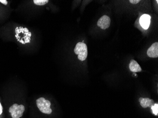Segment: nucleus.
I'll return each mask as SVG.
<instances>
[{"label": "nucleus", "mask_w": 158, "mask_h": 118, "mask_svg": "<svg viewBox=\"0 0 158 118\" xmlns=\"http://www.w3.org/2000/svg\"><path fill=\"white\" fill-rule=\"evenodd\" d=\"M74 51L76 55H78V59L80 61H84L87 57V46L84 43H78L75 46Z\"/></svg>", "instance_id": "1"}, {"label": "nucleus", "mask_w": 158, "mask_h": 118, "mask_svg": "<svg viewBox=\"0 0 158 118\" xmlns=\"http://www.w3.org/2000/svg\"><path fill=\"white\" fill-rule=\"evenodd\" d=\"M36 103L39 110L42 113L48 114L52 113V110L50 108L51 103L49 100H46L43 97H41L37 99Z\"/></svg>", "instance_id": "2"}, {"label": "nucleus", "mask_w": 158, "mask_h": 118, "mask_svg": "<svg viewBox=\"0 0 158 118\" xmlns=\"http://www.w3.org/2000/svg\"><path fill=\"white\" fill-rule=\"evenodd\" d=\"M24 111V106L23 104L18 105L17 104H13L9 110L12 118H20L23 116Z\"/></svg>", "instance_id": "3"}, {"label": "nucleus", "mask_w": 158, "mask_h": 118, "mask_svg": "<svg viewBox=\"0 0 158 118\" xmlns=\"http://www.w3.org/2000/svg\"><path fill=\"white\" fill-rule=\"evenodd\" d=\"M111 20L110 18L106 15H104L98 21L97 25L102 29L109 28L110 25Z\"/></svg>", "instance_id": "4"}, {"label": "nucleus", "mask_w": 158, "mask_h": 118, "mask_svg": "<svg viewBox=\"0 0 158 118\" xmlns=\"http://www.w3.org/2000/svg\"><path fill=\"white\" fill-rule=\"evenodd\" d=\"M151 17L148 14H143L140 17V23L144 29H148L150 25Z\"/></svg>", "instance_id": "5"}, {"label": "nucleus", "mask_w": 158, "mask_h": 118, "mask_svg": "<svg viewBox=\"0 0 158 118\" xmlns=\"http://www.w3.org/2000/svg\"><path fill=\"white\" fill-rule=\"evenodd\" d=\"M147 55L151 58H157L158 57V43H154L147 51Z\"/></svg>", "instance_id": "6"}, {"label": "nucleus", "mask_w": 158, "mask_h": 118, "mask_svg": "<svg viewBox=\"0 0 158 118\" xmlns=\"http://www.w3.org/2000/svg\"><path fill=\"white\" fill-rule=\"evenodd\" d=\"M139 101L140 104L143 108H146L148 107H151L154 104V101L148 98H139Z\"/></svg>", "instance_id": "7"}, {"label": "nucleus", "mask_w": 158, "mask_h": 118, "mask_svg": "<svg viewBox=\"0 0 158 118\" xmlns=\"http://www.w3.org/2000/svg\"><path fill=\"white\" fill-rule=\"evenodd\" d=\"M129 67L130 71L133 72H138L142 71V68L140 65L136 61L134 60H132L130 61V63L129 65Z\"/></svg>", "instance_id": "8"}, {"label": "nucleus", "mask_w": 158, "mask_h": 118, "mask_svg": "<svg viewBox=\"0 0 158 118\" xmlns=\"http://www.w3.org/2000/svg\"><path fill=\"white\" fill-rule=\"evenodd\" d=\"M33 2L35 5L43 6L48 3L49 1L48 0H34Z\"/></svg>", "instance_id": "9"}, {"label": "nucleus", "mask_w": 158, "mask_h": 118, "mask_svg": "<svg viewBox=\"0 0 158 118\" xmlns=\"http://www.w3.org/2000/svg\"><path fill=\"white\" fill-rule=\"evenodd\" d=\"M152 110V113L158 116V104H154L151 107Z\"/></svg>", "instance_id": "10"}, {"label": "nucleus", "mask_w": 158, "mask_h": 118, "mask_svg": "<svg viewBox=\"0 0 158 118\" xmlns=\"http://www.w3.org/2000/svg\"><path fill=\"white\" fill-rule=\"evenodd\" d=\"M129 2H130V3H132V4H136L139 3L140 1V0H130Z\"/></svg>", "instance_id": "11"}, {"label": "nucleus", "mask_w": 158, "mask_h": 118, "mask_svg": "<svg viewBox=\"0 0 158 118\" xmlns=\"http://www.w3.org/2000/svg\"><path fill=\"white\" fill-rule=\"evenodd\" d=\"M0 2H1L5 5H7L8 4V2L6 0H0Z\"/></svg>", "instance_id": "12"}, {"label": "nucleus", "mask_w": 158, "mask_h": 118, "mask_svg": "<svg viewBox=\"0 0 158 118\" xmlns=\"http://www.w3.org/2000/svg\"><path fill=\"white\" fill-rule=\"evenodd\" d=\"M2 106L1 104L0 103V115L2 113Z\"/></svg>", "instance_id": "13"}]
</instances>
